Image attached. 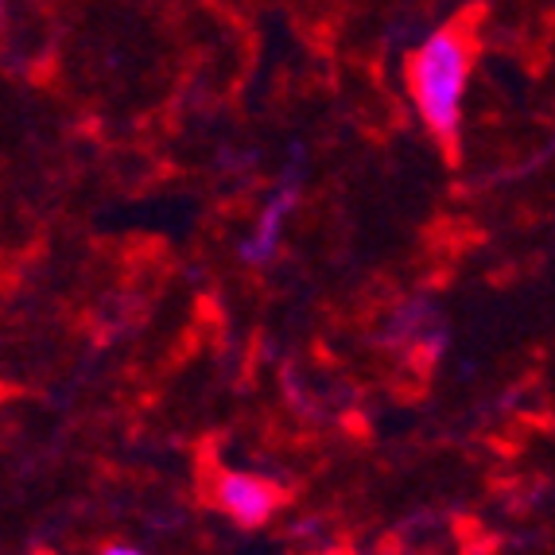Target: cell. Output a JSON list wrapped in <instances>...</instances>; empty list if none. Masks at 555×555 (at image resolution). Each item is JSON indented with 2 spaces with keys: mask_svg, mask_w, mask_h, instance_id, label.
Segmentation results:
<instances>
[{
  "mask_svg": "<svg viewBox=\"0 0 555 555\" xmlns=\"http://www.w3.org/2000/svg\"><path fill=\"white\" fill-rule=\"evenodd\" d=\"M474 63V31L470 20H454L408 59V90L420 117L439 140L451 144L463 120V98Z\"/></svg>",
  "mask_w": 555,
  "mask_h": 555,
  "instance_id": "obj_1",
  "label": "cell"
},
{
  "mask_svg": "<svg viewBox=\"0 0 555 555\" xmlns=\"http://www.w3.org/2000/svg\"><path fill=\"white\" fill-rule=\"evenodd\" d=\"M214 498H218V505L245 528L264 525V520L272 517V509H276V490H272L269 481L253 478V474H222Z\"/></svg>",
  "mask_w": 555,
  "mask_h": 555,
  "instance_id": "obj_2",
  "label": "cell"
},
{
  "mask_svg": "<svg viewBox=\"0 0 555 555\" xmlns=\"http://www.w3.org/2000/svg\"><path fill=\"white\" fill-rule=\"evenodd\" d=\"M292 206H296V191H280V195L264 206V214H260V222H257V233H253V241L245 245V257L269 260L272 253L280 249V241H284V222H287V214H292Z\"/></svg>",
  "mask_w": 555,
  "mask_h": 555,
  "instance_id": "obj_3",
  "label": "cell"
},
{
  "mask_svg": "<svg viewBox=\"0 0 555 555\" xmlns=\"http://www.w3.org/2000/svg\"><path fill=\"white\" fill-rule=\"evenodd\" d=\"M105 555H144V552H137V547H120V544H113V547H105Z\"/></svg>",
  "mask_w": 555,
  "mask_h": 555,
  "instance_id": "obj_4",
  "label": "cell"
}]
</instances>
